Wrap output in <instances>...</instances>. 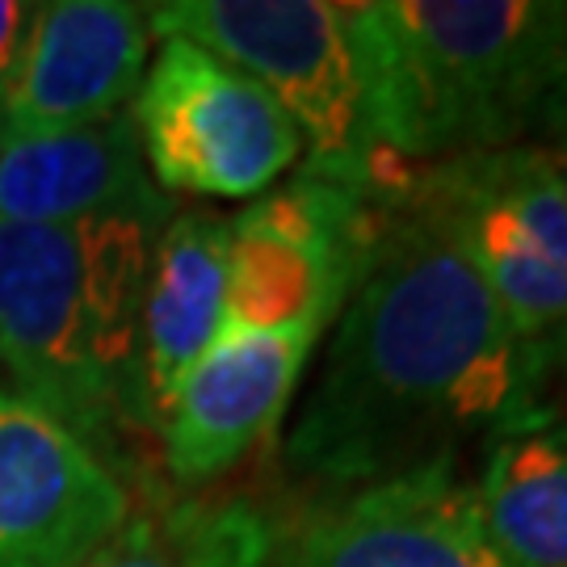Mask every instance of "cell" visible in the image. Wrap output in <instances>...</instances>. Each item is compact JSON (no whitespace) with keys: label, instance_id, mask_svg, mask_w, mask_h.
I'll return each instance as SVG.
<instances>
[{"label":"cell","instance_id":"cell-1","mask_svg":"<svg viewBox=\"0 0 567 567\" xmlns=\"http://www.w3.org/2000/svg\"><path fill=\"white\" fill-rule=\"evenodd\" d=\"M400 177L374 189L365 261L286 433L311 496L458 463L529 408V344Z\"/></svg>","mask_w":567,"mask_h":567},{"label":"cell","instance_id":"cell-2","mask_svg":"<svg viewBox=\"0 0 567 567\" xmlns=\"http://www.w3.org/2000/svg\"><path fill=\"white\" fill-rule=\"evenodd\" d=\"M168 215L0 224V379L126 475L152 433L140 374L143 282Z\"/></svg>","mask_w":567,"mask_h":567},{"label":"cell","instance_id":"cell-3","mask_svg":"<svg viewBox=\"0 0 567 567\" xmlns=\"http://www.w3.org/2000/svg\"><path fill=\"white\" fill-rule=\"evenodd\" d=\"M344 18L379 185L526 143L567 39V0H358Z\"/></svg>","mask_w":567,"mask_h":567},{"label":"cell","instance_id":"cell-4","mask_svg":"<svg viewBox=\"0 0 567 567\" xmlns=\"http://www.w3.org/2000/svg\"><path fill=\"white\" fill-rule=\"evenodd\" d=\"M156 39H189L274 93L303 135L299 173L379 189L362 81L337 0H168L147 4Z\"/></svg>","mask_w":567,"mask_h":567},{"label":"cell","instance_id":"cell-5","mask_svg":"<svg viewBox=\"0 0 567 567\" xmlns=\"http://www.w3.org/2000/svg\"><path fill=\"white\" fill-rule=\"evenodd\" d=\"M400 182L458 244L529 349L567 324V203L538 143L404 168Z\"/></svg>","mask_w":567,"mask_h":567},{"label":"cell","instance_id":"cell-6","mask_svg":"<svg viewBox=\"0 0 567 567\" xmlns=\"http://www.w3.org/2000/svg\"><path fill=\"white\" fill-rule=\"evenodd\" d=\"M143 164L164 194L261 198L303 161L274 93L189 39H161L131 102Z\"/></svg>","mask_w":567,"mask_h":567},{"label":"cell","instance_id":"cell-7","mask_svg":"<svg viewBox=\"0 0 567 567\" xmlns=\"http://www.w3.org/2000/svg\"><path fill=\"white\" fill-rule=\"evenodd\" d=\"M374 236V189L295 173L231 215L224 332L337 320Z\"/></svg>","mask_w":567,"mask_h":567},{"label":"cell","instance_id":"cell-8","mask_svg":"<svg viewBox=\"0 0 567 567\" xmlns=\"http://www.w3.org/2000/svg\"><path fill=\"white\" fill-rule=\"evenodd\" d=\"M269 567H508L458 463L324 492L274 522Z\"/></svg>","mask_w":567,"mask_h":567},{"label":"cell","instance_id":"cell-9","mask_svg":"<svg viewBox=\"0 0 567 567\" xmlns=\"http://www.w3.org/2000/svg\"><path fill=\"white\" fill-rule=\"evenodd\" d=\"M332 320H295L265 332H224L168 395L156 442L168 480L198 487L224 480L282 425L316 344Z\"/></svg>","mask_w":567,"mask_h":567},{"label":"cell","instance_id":"cell-10","mask_svg":"<svg viewBox=\"0 0 567 567\" xmlns=\"http://www.w3.org/2000/svg\"><path fill=\"white\" fill-rule=\"evenodd\" d=\"M131 508L126 475L0 386V567H81Z\"/></svg>","mask_w":567,"mask_h":567},{"label":"cell","instance_id":"cell-11","mask_svg":"<svg viewBox=\"0 0 567 567\" xmlns=\"http://www.w3.org/2000/svg\"><path fill=\"white\" fill-rule=\"evenodd\" d=\"M147 4L55 0L39 4L0 81V135L68 131L126 114L152 60Z\"/></svg>","mask_w":567,"mask_h":567},{"label":"cell","instance_id":"cell-12","mask_svg":"<svg viewBox=\"0 0 567 567\" xmlns=\"http://www.w3.org/2000/svg\"><path fill=\"white\" fill-rule=\"evenodd\" d=\"M152 182L131 114L0 135V224H76L102 215H173Z\"/></svg>","mask_w":567,"mask_h":567},{"label":"cell","instance_id":"cell-13","mask_svg":"<svg viewBox=\"0 0 567 567\" xmlns=\"http://www.w3.org/2000/svg\"><path fill=\"white\" fill-rule=\"evenodd\" d=\"M231 219L173 210L156 231L140 311V374L152 425L194 362L224 337Z\"/></svg>","mask_w":567,"mask_h":567},{"label":"cell","instance_id":"cell-14","mask_svg":"<svg viewBox=\"0 0 567 567\" xmlns=\"http://www.w3.org/2000/svg\"><path fill=\"white\" fill-rule=\"evenodd\" d=\"M475 505L508 567H567V425L543 408L480 446Z\"/></svg>","mask_w":567,"mask_h":567},{"label":"cell","instance_id":"cell-15","mask_svg":"<svg viewBox=\"0 0 567 567\" xmlns=\"http://www.w3.org/2000/svg\"><path fill=\"white\" fill-rule=\"evenodd\" d=\"M274 517L244 496H152L81 567H269Z\"/></svg>","mask_w":567,"mask_h":567},{"label":"cell","instance_id":"cell-16","mask_svg":"<svg viewBox=\"0 0 567 567\" xmlns=\"http://www.w3.org/2000/svg\"><path fill=\"white\" fill-rule=\"evenodd\" d=\"M529 408L567 425V324L529 349Z\"/></svg>","mask_w":567,"mask_h":567},{"label":"cell","instance_id":"cell-17","mask_svg":"<svg viewBox=\"0 0 567 567\" xmlns=\"http://www.w3.org/2000/svg\"><path fill=\"white\" fill-rule=\"evenodd\" d=\"M526 143L538 147H567V39L559 47V60L550 68V81L543 89V102L529 118Z\"/></svg>","mask_w":567,"mask_h":567},{"label":"cell","instance_id":"cell-18","mask_svg":"<svg viewBox=\"0 0 567 567\" xmlns=\"http://www.w3.org/2000/svg\"><path fill=\"white\" fill-rule=\"evenodd\" d=\"M39 4H21V0H0V81L9 76V68L18 60V47L34 21Z\"/></svg>","mask_w":567,"mask_h":567},{"label":"cell","instance_id":"cell-19","mask_svg":"<svg viewBox=\"0 0 567 567\" xmlns=\"http://www.w3.org/2000/svg\"><path fill=\"white\" fill-rule=\"evenodd\" d=\"M550 161V173H555V182L564 189V203H567V147H543Z\"/></svg>","mask_w":567,"mask_h":567}]
</instances>
